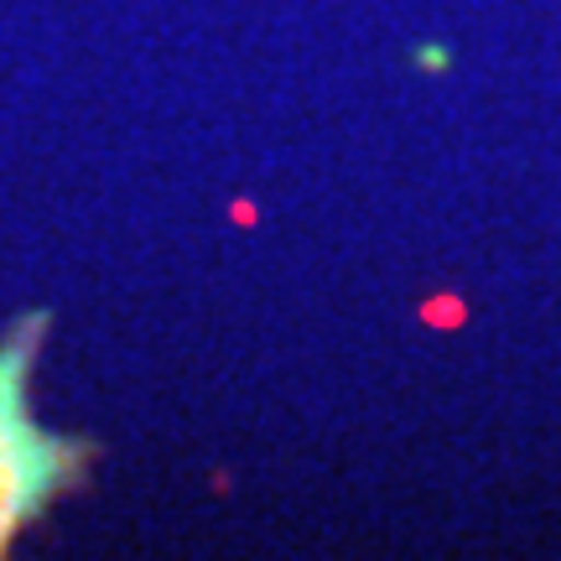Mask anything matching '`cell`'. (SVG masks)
Instances as JSON below:
<instances>
[{"instance_id":"cell-1","label":"cell","mask_w":561,"mask_h":561,"mask_svg":"<svg viewBox=\"0 0 561 561\" xmlns=\"http://www.w3.org/2000/svg\"><path fill=\"white\" fill-rule=\"evenodd\" d=\"M68 473H73V453L32 421L21 348L0 354V546L37 515L42 500Z\"/></svg>"}]
</instances>
